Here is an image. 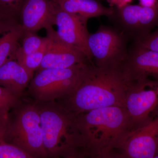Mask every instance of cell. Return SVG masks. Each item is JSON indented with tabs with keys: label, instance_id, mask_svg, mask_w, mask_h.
Returning a JSON list of instances; mask_svg holds the SVG:
<instances>
[{
	"label": "cell",
	"instance_id": "obj_1",
	"mask_svg": "<svg viewBox=\"0 0 158 158\" xmlns=\"http://www.w3.org/2000/svg\"><path fill=\"white\" fill-rule=\"evenodd\" d=\"M131 84L122 66L100 68L91 65L78 87L59 103L74 115L99 108L124 107Z\"/></svg>",
	"mask_w": 158,
	"mask_h": 158
},
{
	"label": "cell",
	"instance_id": "obj_2",
	"mask_svg": "<svg viewBox=\"0 0 158 158\" xmlns=\"http://www.w3.org/2000/svg\"><path fill=\"white\" fill-rule=\"evenodd\" d=\"M81 146L90 154L118 148L132 130L124 107L111 106L75 115Z\"/></svg>",
	"mask_w": 158,
	"mask_h": 158
},
{
	"label": "cell",
	"instance_id": "obj_3",
	"mask_svg": "<svg viewBox=\"0 0 158 158\" xmlns=\"http://www.w3.org/2000/svg\"><path fill=\"white\" fill-rule=\"evenodd\" d=\"M44 148L48 158L60 157L81 148L75 115L59 102H36Z\"/></svg>",
	"mask_w": 158,
	"mask_h": 158
},
{
	"label": "cell",
	"instance_id": "obj_4",
	"mask_svg": "<svg viewBox=\"0 0 158 158\" xmlns=\"http://www.w3.org/2000/svg\"><path fill=\"white\" fill-rule=\"evenodd\" d=\"M0 135L6 142L19 148L34 158H48L36 102L23 103L22 101L12 109Z\"/></svg>",
	"mask_w": 158,
	"mask_h": 158
},
{
	"label": "cell",
	"instance_id": "obj_5",
	"mask_svg": "<svg viewBox=\"0 0 158 158\" xmlns=\"http://www.w3.org/2000/svg\"><path fill=\"white\" fill-rule=\"evenodd\" d=\"M91 65L86 62L68 68L39 71L30 82L29 93L37 102H55L65 98L81 84Z\"/></svg>",
	"mask_w": 158,
	"mask_h": 158
},
{
	"label": "cell",
	"instance_id": "obj_6",
	"mask_svg": "<svg viewBox=\"0 0 158 158\" xmlns=\"http://www.w3.org/2000/svg\"><path fill=\"white\" fill-rule=\"evenodd\" d=\"M129 40L112 26L101 25L90 34L88 46L94 65L100 68L122 66L128 54Z\"/></svg>",
	"mask_w": 158,
	"mask_h": 158
},
{
	"label": "cell",
	"instance_id": "obj_7",
	"mask_svg": "<svg viewBox=\"0 0 158 158\" xmlns=\"http://www.w3.org/2000/svg\"><path fill=\"white\" fill-rule=\"evenodd\" d=\"M124 108L132 130L148 122L158 112V81L144 78L131 81Z\"/></svg>",
	"mask_w": 158,
	"mask_h": 158
},
{
	"label": "cell",
	"instance_id": "obj_8",
	"mask_svg": "<svg viewBox=\"0 0 158 158\" xmlns=\"http://www.w3.org/2000/svg\"><path fill=\"white\" fill-rule=\"evenodd\" d=\"M108 17L114 27L130 40L136 42L158 25V6L146 7L129 4L121 8H113Z\"/></svg>",
	"mask_w": 158,
	"mask_h": 158
},
{
	"label": "cell",
	"instance_id": "obj_9",
	"mask_svg": "<svg viewBox=\"0 0 158 158\" xmlns=\"http://www.w3.org/2000/svg\"><path fill=\"white\" fill-rule=\"evenodd\" d=\"M123 158H153L158 154V112L148 122L131 131L118 148Z\"/></svg>",
	"mask_w": 158,
	"mask_h": 158
},
{
	"label": "cell",
	"instance_id": "obj_10",
	"mask_svg": "<svg viewBox=\"0 0 158 158\" xmlns=\"http://www.w3.org/2000/svg\"><path fill=\"white\" fill-rule=\"evenodd\" d=\"M55 21L59 38L81 51L90 63L94 64L88 46V37L90 34L87 28L88 20L77 15L68 13L57 6Z\"/></svg>",
	"mask_w": 158,
	"mask_h": 158
},
{
	"label": "cell",
	"instance_id": "obj_11",
	"mask_svg": "<svg viewBox=\"0 0 158 158\" xmlns=\"http://www.w3.org/2000/svg\"><path fill=\"white\" fill-rule=\"evenodd\" d=\"M46 31L48 42L38 72L46 69L68 68L90 62L81 51L61 40L52 27Z\"/></svg>",
	"mask_w": 158,
	"mask_h": 158
},
{
	"label": "cell",
	"instance_id": "obj_12",
	"mask_svg": "<svg viewBox=\"0 0 158 158\" xmlns=\"http://www.w3.org/2000/svg\"><path fill=\"white\" fill-rule=\"evenodd\" d=\"M122 69L130 81L144 78L158 81V52L133 42Z\"/></svg>",
	"mask_w": 158,
	"mask_h": 158
},
{
	"label": "cell",
	"instance_id": "obj_13",
	"mask_svg": "<svg viewBox=\"0 0 158 158\" xmlns=\"http://www.w3.org/2000/svg\"><path fill=\"white\" fill-rule=\"evenodd\" d=\"M57 6L54 0H25L20 13L21 25L25 32L52 27L56 25Z\"/></svg>",
	"mask_w": 158,
	"mask_h": 158
},
{
	"label": "cell",
	"instance_id": "obj_14",
	"mask_svg": "<svg viewBox=\"0 0 158 158\" xmlns=\"http://www.w3.org/2000/svg\"><path fill=\"white\" fill-rule=\"evenodd\" d=\"M31 79L17 61L10 59L0 66V86L21 98Z\"/></svg>",
	"mask_w": 158,
	"mask_h": 158
},
{
	"label": "cell",
	"instance_id": "obj_15",
	"mask_svg": "<svg viewBox=\"0 0 158 158\" xmlns=\"http://www.w3.org/2000/svg\"><path fill=\"white\" fill-rule=\"evenodd\" d=\"M58 7L68 13L88 20L91 18L110 16L113 7H105L98 0H54Z\"/></svg>",
	"mask_w": 158,
	"mask_h": 158
},
{
	"label": "cell",
	"instance_id": "obj_16",
	"mask_svg": "<svg viewBox=\"0 0 158 158\" xmlns=\"http://www.w3.org/2000/svg\"><path fill=\"white\" fill-rule=\"evenodd\" d=\"M25 31L21 25L6 32L0 38V66L14 58L19 47V42L22 39Z\"/></svg>",
	"mask_w": 158,
	"mask_h": 158
},
{
	"label": "cell",
	"instance_id": "obj_17",
	"mask_svg": "<svg viewBox=\"0 0 158 158\" xmlns=\"http://www.w3.org/2000/svg\"><path fill=\"white\" fill-rule=\"evenodd\" d=\"M25 0H0V19L9 29L19 25Z\"/></svg>",
	"mask_w": 158,
	"mask_h": 158
},
{
	"label": "cell",
	"instance_id": "obj_18",
	"mask_svg": "<svg viewBox=\"0 0 158 158\" xmlns=\"http://www.w3.org/2000/svg\"><path fill=\"white\" fill-rule=\"evenodd\" d=\"M48 42L41 49L33 53H24L21 50L20 46L15 54L14 59H16V61L25 69L31 80L34 77V72L38 69L42 62L46 50Z\"/></svg>",
	"mask_w": 158,
	"mask_h": 158
},
{
	"label": "cell",
	"instance_id": "obj_19",
	"mask_svg": "<svg viewBox=\"0 0 158 158\" xmlns=\"http://www.w3.org/2000/svg\"><path fill=\"white\" fill-rule=\"evenodd\" d=\"M21 102L10 90L0 86V131L6 124L9 112Z\"/></svg>",
	"mask_w": 158,
	"mask_h": 158
},
{
	"label": "cell",
	"instance_id": "obj_20",
	"mask_svg": "<svg viewBox=\"0 0 158 158\" xmlns=\"http://www.w3.org/2000/svg\"><path fill=\"white\" fill-rule=\"evenodd\" d=\"M48 40L47 37H40L35 32H25L22 38V46L20 48L24 54L33 53L43 48Z\"/></svg>",
	"mask_w": 158,
	"mask_h": 158
},
{
	"label": "cell",
	"instance_id": "obj_21",
	"mask_svg": "<svg viewBox=\"0 0 158 158\" xmlns=\"http://www.w3.org/2000/svg\"><path fill=\"white\" fill-rule=\"evenodd\" d=\"M0 158H34L19 148L7 143L0 135Z\"/></svg>",
	"mask_w": 158,
	"mask_h": 158
},
{
	"label": "cell",
	"instance_id": "obj_22",
	"mask_svg": "<svg viewBox=\"0 0 158 158\" xmlns=\"http://www.w3.org/2000/svg\"><path fill=\"white\" fill-rule=\"evenodd\" d=\"M133 42L144 48L158 52V25L154 32L140 40Z\"/></svg>",
	"mask_w": 158,
	"mask_h": 158
},
{
	"label": "cell",
	"instance_id": "obj_23",
	"mask_svg": "<svg viewBox=\"0 0 158 158\" xmlns=\"http://www.w3.org/2000/svg\"><path fill=\"white\" fill-rule=\"evenodd\" d=\"M87 154L84 150L77 148L57 158H86Z\"/></svg>",
	"mask_w": 158,
	"mask_h": 158
},
{
	"label": "cell",
	"instance_id": "obj_24",
	"mask_svg": "<svg viewBox=\"0 0 158 158\" xmlns=\"http://www.w3.org/2000/svg\"><path fill=\"white\" fill-rule=\"evenodd\" d=\"M113 152V150H111L95 154H88L86 158H123L120 154Z\"/></svg>",
	"mask_w": 158,
	"mask_h": 158
},
{
	"label": "cell",
	"instance_id": "obj_25",
	"mask_svg": "<svg viewBox=\"0 0 158 158\" xmlns=\"http://www.w3.org/2000/svg\"><path fill=\"white\" fill-rule=\"evenodd\" d=\"M133 0H107L110 7L121 8L132 2Z\"/></svg>",
	"mask_w": 158,
	"mask_h": 158
},
{
	"label": "cell",
	"instance_id": "obj_26",
	"mask_svg": "<svg viewBox=\"0 0 158 158\" xmlns=\"http://www.w3.org/2000/svg\"><path fill=\"white\" fill-rule=\"evenodd\" d=\"M139 5L146 7H155L158 6V0H138Z\"/></svg>",
	"mask_w": 158,
	"mask_h": 158
},
{
	"label": "cell",
	"instance_id": "obj_27",
	"mask_svg": "<svg viewBox=\"0 0 158 158\" xmlns=\"http://www.w3.org/2000/svg\"><path fill=\"white\" fill-rule=\"evenodd\" d=\"M8 31H9V30L7 29V28H6L5 24L0 19V33H2V32H6Z\"/></svg>",
	"mask_w": 158,
	"mask_h": 158
},
{
	"label": "cell",
	"instance_id": "obj_28",
	"mask_svg": "<svg viewBox=\"0 0 158 158\" xmlns=\"http://www.w3.org/2000/svg\"><path fill=\"white\" fill-rule=\"evenodd\" d=\"M153 158H158V154L157 155H156Z\"/></svg>",
	"mask_w": 158,
	"mask_h": 158
}]
</instances>
